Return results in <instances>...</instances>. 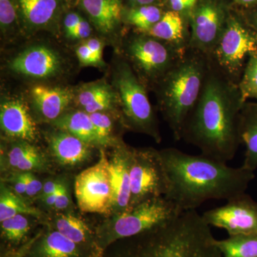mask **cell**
Instances as JSON below:
<instances>
[{
  "instance_id": "e575fe53",
  "label": "cell",
  "mask_w": 257,
  "mask_h": 257,
  "mask_svg": "<svg viewBox=\"0 0 257 257\" xmlns=\"http://www.w3.org/2000/svg\"><path fill=\"white\" fill-rule=\"evenodd\" d=\"M26 184V196L28 197H35L39 196L43 188V184L31 172L22 173Z\"/></svg>"
},
{
  "instance_id": "8fae6325",
  "label": "cell",
  "mask_w": 257,
  "mask_h": 257,
  "mask_svg": "<svg viewBox=\"0 0 257 257\" xmlns=\"http://www.w3.org/2000/svg\"><path fill=\"white\" fill-rule=\"evenodd\" d=\"M202 216L209 226L226 230L229 236L257 235V203L245 193Z\"/></svg>"
},
{
  "instance_id": "7bdbcfd3",
  "label": "cell",
  "mask_w": 257,
  "mask_h": 257,
  "mask_svg": "<svg viewBox=\"0 0 257 257\" xmlns=\"http://www.w3.org/2000/svg\"><path fill=\"white\" fill-rule=\"evenodd\" d=\"M91 34V27L86 20H83L79 23L77 28L74 30L71 38L73 39H85L89 37Z\"/></svg>"
},
{
  "instance_id": "b9f144b4",
  "label": "cell",
  "mask_w": 257,
  "mask_h": 257,
  "mask_svg": "<svg viewBox=\"0 0 257 257\" xmlns=\"http://www.w3.org/2000/svg\"><path fill=\"white\" fill-rule=\"evenodd\" d=\"M197 0H170L172 10L181 13L185 10L193 9Z\"/></svg>"
},
{
  "instance_id": "d6986e66",
  "label": "cell",
  "mask_w": 257,
  "mask_h": 257,
  "mask_svg": "<svg viewBox=\"0 0 257 257\" xmlns=\"http://www.w3.org/2000/svg\"><path fill=\"white\" fill-rule=\"evenodd\" d=\"M240 143L244 145L242 167L249 171L257 168V102H246L239 116Z\"/></svg>"
},
{
  "instance_id": "6da1fadb",
  "label": "cell",
  "mask_w": 257,
  "mask_h": 257,
  "mask_svg": "<svg viewBox=\"0 0 257 257\" xmlns=\"http://www.w3.org/2000/svg\"><path fill=\"white\" fill-rule=\"evenodd\" d=\"M243 104L238 84L221 72L210 58L202 93L182 139L198 147L202 155L227 163L241 145L239 124Z\"/></svg>"
},
{
  "instance_id": "603a6c76",
  "label": "cell",
  "mask_w": 257,
  "mask_h": 257,
  "mask_svg": "<svg viewBox=\"0 0 257 257\" xmlns=\"http://www.w3.org/2000/svg\"><path fill=\"white\" fill-rule=\"evenodd\" d=\"M116 96L106 82H97L88 84L81 89L77 96V102L87 114L111 109Z\"/></svg>"
},
{
  "instance_id": "3957f363",
  "label": "cell",
  "mask_w": 257,
  "mask_h": 257,
  "mask_svg": "<svg viewBox=\"0 0 257 257\" xmlns=\"http://www.w3.org/2000/svg\"><path fill=\"white\" fill-rule=\"evenodd\" d=\"M101 257L222 256L210 226L197 210H189L165 224L116 241Z\"/></svg>"
},
{
  "instance_id": "83f0119b",
  "label": "cell",
  "mask_w": 257,
  "mask_h": 257,
  "mask_svg": "<svg viewBox=\"0 0 257 257\" xmlns=\"http://www.w3.org/2000/svg\"><path fill=\"white\" fill-rule=\"evenodd\" d=\"M162 10L155 5L139 6L130 10L127 15L128 23L145 33L158 23L163 16Z\"/></svg>"
},
{
  "instance_id": "ba28073f",
  "label": "cell",
  "mask_w": 257,
  "mask_h": 257,
  "mask_svg": "<svg viewBox=\"0 0 257 257\" xmlns=\"http://www.w3.org/2000/svg\"><path fill=\"white\" fill-rule=\"evenodd\" d=\"M143 33V32H142ZM126 55L143 82L158 84L185 52L147 35L130 39Z\"/></svg>"
},
{
  "instance_id": "ab89813d",
  "label": "cell",
  "mask_w": 257,
  "mask_h": 257,
  "mask_svg": "<svg viewBox=\"0 0 257 257\" xmlns=\"http://www.w3.org/2000/svg\"><path fill=\"white\" fill-rule=\"evenodd\" d=\"M86 45L91 50L93 55L95 57L98 64H102L103 45L101 41L96 38L90 39L86 42Z\"/></svg>"
},
{
  "instance_id": "52a82bcc",
  "label": "cell",
  "mask_w": 257,
  "mask_h": 257,
  "mask_svg": "<svg viewBox=\"0 0 257 257\" xmlns=\"http://www.w3.org/2000/svg\"><path fill=\"white\" fill-rule=\"evenodd\" d=\"M256 50V32L246 22L229 15L210 58L221 72L238 84L248 59Z\"/></svg>"
},
{
  "instance_id": "4316f807",
  "label": "cell",
  "mask_w": 257,
  "mask_h": 257,
  "mask_svg": "<svg viewBox=\"0 0 257 257\" xmlns=\"http://www.w3.org/2000/svg\"><path fill=\"white\" fill-rule=\"evenodd\" d=\"M24 18L33 26L50 23L57 9V0H18Z\"/></svg>"
},
{
  "instance_id": "f35d334b",
  "label": "cell",
  "mask_w": 257,
  "mask_h": 257,
  "mask_svg": "<svg viewBox=\"0 0 257 257\" xmlns=\"http://www.w3.org/2000/svg\"><path fill=\"white\" fill-rule=\"evenodd\" d=\"M10 182L12 184V188H13L12 190L13 192L22 197L23 196H26V184H25V179H24L22 174H19V175L12 177Z\"/></svg>"
},
{
  "instance_id": "60d3db41",
  "label": "cell",
  "mask_w": 257,
  "mask_h": 257,
  "mask_svg": "<svg viewBox=\"0 0 257 257\" xmlns=\"http://www.w3.org/2000/svg\"><path fill=\"white\" fill-rule=\"evenodd\" d=\"M62 182H60L58 180H48L46 181L45 183L43 184V188L40 195L38 196L39 199L40 200L45 199V197H47L50 194H53V193L57 192L60 188L61 185H62Z\"/></svg>"
},
{
  "instance_id": "ac0fdd59",
  "label": "cell",
  "mask_w": 257,
  "mask_h": 257,
  "mask_svg": "<svg viewBox=\"0 0 257 257\" xmlns=\"http://www.w3.org/2000/svg\"><path fill=\"white\" fill-rule=\"evenodd\" d=\"M31 96L38 114L43 119L53 121L62 115L73 98L68 89L43 85L32 88Z\"/></svg>"
},
{
  "instance_id": "ffe728a7",
  "label": "cell",
  "mask_w": 257,
  "mask_h": 257,
  "mask_svg": "<svg viewBox=\"0 0 257 257\" xmlns=\"http://www.w3.org/2000/svg\"><path fill=\"white\" fill-rule=\"evenodd\" d=\"M51 228L56 229L72 241L92 250L101 257L96 245L95 232L85 221L71 214L59 213L51 221Z\"/></svg>"
},
{
  "instance_id": "30bf717a",
  "label": "cell",
  "mask_w": 257,
  "mask_h": 257,
  "mask_svg": "<svg viewBox=\"0 0 257 257\" xmlns=\"http://www.w3.org/2000/svg\"><path fill=\"white\" fill-rule=\"evenodd\" d=\"M74 193L82 212L110 215L112 186L109 159L103 150L96 164L76 177Z\"/></svg>"
},
{
  "instance_id": "1f68e13d",
  "label": "cell",
  "mask_w": 257,
  "mask_h": 257,
  "mask_svg": "<svg viewBox=\"0 0 257 257\" xmlns=\"http://www.w3.org/2000/svg\"><path fill=\"white\" fill-rule=\"evenodd\" d=\"M49 168L48 160L37 147L34 146L19 164L17 170L20 172H45Z\"/></svg>"
},
{
  "instance_id": "bcb514c9",
  "label": "cell",
  "mask_w": 257,
  "mask_h": 257,
  "mask_svg": "<svg viewBox=\"0 0 257 257\" xmlns=\"http://www.w3.org/2000/svg\"><path fill=\"white\" fill-rule=\"evenodd\" d=\"M157 1L158 0H130V3H133L136 7L152 5Z\"/></svg>"
},
{
  "instance_id": "f546056e",
  "label": "cell",
  "mask_w": 257,
  "mask_h": 257,
  "mask_svg": "<svg viewBox=\"0 0 257 257\" xmlns=\"http://www.w3.org/2000/svg\"><path fill=\"white\" fill-rule=\"evenodd\" d=\"M0 223L2 236L13 243H20L31 228L30 221L26 215L23 214L13 216Z\"/></svg>"
},
{
  "instance_id": "2e32d148",
  "label": "cell",
  "mask_w": 257,
  "mask_h": 257,
  "mask_svg": "<svg viewBox=\"0 0 257 257\" xmlns=\"http://www.w3.org/2000/svg\"><path fill=\"white\" fill-rule=\"evenodd\" d=\"M0 125L8 138L29 143L36 139L37 128L33 119L27 106L19 99H8L2 103Z\"/></svg>"
},
{
  "instance_id": "9a60e30c",
  "label": "cell",
  "mask_w": 257,
  "mask_h": 257,
  "mask_svg": "<svg viewBox=\"0 0 257 257\" xmlns=\"http://www.w3.org/2000/svg\"><path fill=\"white\" fill-rule=\"evenodd\" d=\"M25 257H97L92 250L77 244L50 228L28 243Z\"/></svg>"
},
{
  "instance_id": "9c48e42d",
  "label": "cell",
  "mask_w": 257,
  "mask_h": 257,
  "mask_svg": "<svg viewBox=\"0 0 257 257\" xmlns=\"http://www.w3.org/2000/svg\"><path fill=\"white\" fill-rule=\"evenodd\" d=\"M130 185L128 209L151 198L165 197L169 181L159 150L132 148Z\"/></svg>"
},
{
  "instance_id": "8d00e7d4",
  "label": "cell",
  "mask_w": 257,
  "mask_h": 257,
  "mask_svg": "<svg viewBox=\"0 0 257 257\" xmlns=\"http://www.w3.org/2000/svg\"><path fill=\"white\" fill-rule=\"evenodd\" d=\"M76 54L82 65H97L95 57L86 43L77 47Z\"/></svg>"
},
{
  "instance_id": "484cf974",
  "label": "cell",
  "mask_w": 257,
  "mask_h": 257,
  "mask_svg": "<svg viewBox=\"0 0 257 257\" xmlns=\"http://www.w3.org/2000/svg\"><path fill=\"white\" fill-rule=\"evenodd\" d=\"M216 245L222 257H257V235H233Z\"/></svg>"
},
{
  "instance_id": "5bb4252c",
  "label": "cell",
  "mask_w": 257,
  "mask_h": 257,
  "mask_svg": "<svg viewBox=\"0 0 257 257\" xmlns=\"http://www.w3.org/2000/svg\"><path fill=\"white\" fill-rule=\"evenodd\" d=\"M61 60L53 50L45 46L30 47L10 62L12 70L33 78H47L58 73Z\"/></svg>"
},
{
  "instance_id": "7a4b0ae2",
  "label": "cell",
  "mask_w": 257,
  "mask_h": 257,
  "mask_svg": "<svg viewBox=\"0 0 257 257\" xmlns=\"http://www.w3.org/2000/svg\"><path fill=\"white\" fill-rule=\"evenodd\" d=\"M169 181L165 197L182 211L197 210L209 200H229L245 193L254 178L252 171L232 167L201 154L176 148L160 150Z\"/></svg>"
},
{
  "instance_id": "74e56055",
  "label": "cell",
  "mask_w": 257,
  "mask_h": 257,
  "mask_svg": "<svg viewBox=\"0 0 257 257\" xmlns=\"http://www.w3.org/2000/svg\"><path fill=\"white\" fill-rule=\"evenodd\" d=\"M82 20V18L77 13H69L67 15V17L64 19V25L66 34L69 37H70L72 32L77 28Z\"/></svg>"
},
{
  "instance_id": "7dc6e473",
  "label": "cell",
  "mask_w": 257,
  "mask_h": 257,
  "mask_svg": "<svg viewBox=\"0 0 257 257\" xmlns=\"http://www.w3.org/2000/svg\"><path fill=\"white\" fill-rule=\"evenodd\" d=\"M234 1L236 4L246 7V8L257 6V0H234Z\"/></svg>"
},
{
  "instance_id": "836d02e7",
  "label": "cell",
  "mask_w": 257,
  "mask_h": 257,
  "mask_svg": "<svg viewBox=\"0 0 257 257\" xmlns=\"http://www.w3.org/2000/svg\"><path fill=\"white\" fill-rule=\"evenodd\" d=\"M16 20V10L12 0H0V24L2 30H8Z\"/></svg>"
},
{
  "instance_id": "d4e9b609",
  "label": "cell",
  "mask_w": 257,
  "mask_h": 257,
  "mask_svg": "<svg viewBox=\"0 0 257 257\" xmlns=\"http://www.w3.org/2000/svg\"><path fill=\"white\" fill-rule=\"evenodd\" d=\"M19 214L32 216L35 218H41L43 216L41 211L30 206L24 200L23 197L2 182L0 189V221Z\"/></svg>"
},
{
  "instance_id": "ee69618b",
  "label": "cell",
  "mask_w": 257,
  "mask_h": 257,
  "mask_svg": "<svg viewBox=\"0 0 257 257\" xmlns=\"http://www.w3.org/2000/svg\"><path fill=\"white\" fill-rule=\"evenodd\" d=\"M245 22L257 33V8L247 13Z\"/></svg>"
},
{
  "instance_id": "f1b7e54d",
  "label": "cell",
  "mask_w": 257,
  "mask_h": 257,
  "mask_svg": "<svg viewBox=\"0 0 257 257\" xmlns=\"http://www.w3.org/2000/svg\"><path fill=\"white\" fill-rule=\"evenodd\" d=\"M238 87L243 102L249 99L257 102V50L248 59Z\"/></svg>"
},
{
  "instance_id": "7c38bea8",
  "label": "cell",
  "mask_w": 257,
  "mask_h": 257,
  "mask_svg": "<svg viewBox=\"0 0 257 257\" xmlns=\"http://www.w3.org/2000/svg\"><path fill=\"white\" fill-rule=\"evenodd\" d=\"M189 48L210 57L220 38L228 16L219 3L205 0L193 8Z\"/></svg>"
},
{
  "instance_id": "4fadbf2b",
  "label": "cell",
  "mask_w": 257,
  "mask_h": 257,
  "mask_svg": "<svg viewBox=\"0 0 257 257\" xmlns=\"http://www.w3.org/2000/svg\"><path fill=\"white\" fill-rule=\"evenodd\" d=\"M131 157V147L122 143H118L114 145L112 156L109 160L113 192L111 214L109 216L124 212L130 207Z\"/></svg>"
},
{
  "instance_id": "5b68a950",
  "label": "cell",
  "mask_w": 257,
  "mask_h": 257,
  "mask_svg": "<svg viewBox=\"0 0 257 257\" xmlns=\"http://www.w3.org/2000/svg\"><path fill=\"white\" fill-rule=\"evenodd\" d=\"M165 197L151 198L124 212L107 216L96 228V245L101 256L112 243L173 220L182 212Z\"/></svg>"
},
{
  "instance_id": "4dcf8cb0",
  "label": "cell",
  "mask_w": 257,
  "mask_h": 257,
  "mask_svg": "<svg viewBox=\"0 0 257 257\" xmlns=\"http://www.w3.org/2000/svg\"><path fill=\"white\" fill-rule=\"evenodd\" d=\"M89 116L95 128L100 146H106L111 145V143L114 145L118 143V142H114L113 138H111L113 121L107 114L104 112H95L89 114Z\"/></svg>"
},
{
  "instance_id": "277c9868",
  "label": "cell",
  "mask_w": 257,
  "mask_h": 257,
  "mask_svg": "<svg viewBox=\"0 0 257 257\" xmlns=\"http://www.w3.org/2000/svg\"><path fill=\"white\" fill-rule=\"evenodd\" d=\"M209 66L210 57L188 48L157 84L160 110L177 141L199 100Z\"/></svg>"
},
{
  "instance_id": "d590c367",
  "label": "cell",
  "mask_w": 257,
  "mask_h": 257,
  "mask_svg": "<svg viewBox=\"0 0 257 257\" xmlns=\"http://www.w3.org/2000/svg\"><path fill=\"white\" fill-rule=\"evenodd\" d=\"M71 206L70 195H69L68 187L65 184L62 183L57 194L54 208L57 211H64L68 209Z\"/></svg>"
},
{
  "instance_id": "f6af8a7d",
  "label": "cell",
  "mask_w": 257,
  "mask_h": 257,
  "mask_svg": "<svg viewBox=\"0 0 257 257\" xmlns=\"http://www.w3.org/2000/svg\"><path fill=\"white\" fill-rule=\"evenodd\" d=\"M59 191V190H58ZM58 191L57 192L53 193L50 195L47 196L45 199H42V202L47 206V207H53L55 206L56 200H57V194H58Z\"/></svg>"
},
{
  "instance_id": "7402d4cb",
  "label": "cell",
  "mask_w": 257,
  "mask_h": 257,
  "mask_svg": "<svg viewBox=\"0 0 257 257\" xmlns=\"http://www.w3.org/2000/svg\"><path fill=\"white\" fill-rule=\"evenodd\" d=\"M82 5L99 32L108 35L117 28L121 17L120 0H82Z\"/></svg>"
},
{
  "instance_id": "d6a6232c",
  "label": "cell",
  "mask_w": 257,
  "mask_h": 257,
  "mask_svg": "<svg viewBox=\"0 0 257 257\" xmlns=\"http://www.w3.org/2000/svg\"><path fill=\"white\" fill-rule=\"evenodd\" d=\"M34 145L29 142L18 140L10 147L6 156L2 160V167L16 170L19 164L31 151Z\"/></svg>"
},
{
  "instance_id": "cb8c5ba5",
  "label": "cell",
  "mask_w": 257,
  "mask_h": 257,
  "mask_svg": "<svg viewBox=\"0 0 257 257\" xmlns=\"http://www.w3.org/2000/svg\"><path fill=\"white\" fill-rule=\"evenodd\" d=\"M56 127L80 139L91 146L99 145L90 116L84 111H71L53 121Z\"/></svg>"
},
{
  "instance_id": "c3c4849f",
  "label": "cell",
  "mask_w": 257,
  "mask_h": 257,
  "mask_svg": "<svg viewBox=\"0 0 257 257\" xmlns=\"http://www.w3.org/2000/svg\"><path fill=\"white\" fill-rule=\"evenodd\" d=\"M28 243H27L26 246H24L20 249V251L8 253L5 257H25L26 253L27 248H28Z\"/></svg>"
},
{
  "instance_id": "8992f818",
  "label": "cell",
  "mask_w": 257,
  "mask_h": 257,
  "mask_svg": "<svg viewBox=\"0 0 257 257\" xmlns=\"http://www.w3.org/2000/svg\"><path fill=\"white\" fill-rule=\"evenodd\" d=\"M123 120L130 130L143 133L160 143L158 121L154 112L145 84L135 74L130 64H119L115 74Z\"/></svg>"
},
{
  "instance_id": "e0dca14e",
  "label": "cell",
  "mask_w": 257,
  "mask_h": 257,
  "mask_svg": "<svg viewBox=\"0 0 257 257\" xmlns=\"http://www.w3.org/2000/svg\"><path fill=\"white\" fill-rule=\"evenodd\" d=\"M48 145L56 163L65 168L82 165L92 156L91 145L62 130L51 134Z\"/></svg>"
},
{
  "instance_id": "44dd1931",
  "label": "cell",
  "mask_w": 257,
  "mask_h": 257,
  "mask_svg": "<svg viewBox=\"0 0 257 257\" xmlns=\"http://www.w3.org/2000/svg\"><path fill=\"white\" fill-rule=\"evenodd\" d=\"M145 33L167 42L179 50L185 52L188 50L189 38L186 34L183 18L178 12H166L160 21Z\"/></svg>"
}]
</instances>
